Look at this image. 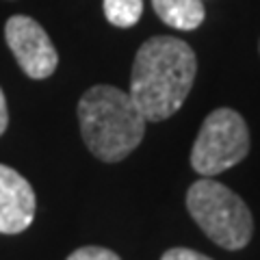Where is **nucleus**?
I'll use <instances>...</instances> for the list:
<instances>
[{"instance_id": "nucleus-1", "label": "nucleus", "mask_w": 260, "mask_h": 260, "mask_svg": "<svg viewBox=\"0 0 260 260\" xmlns=\"http://www.w3.org/2000/svg\"><path fill=\"white\" fill-rule=\"evenodd\" d=\"M195 70V52L182 39L152 37L139 48L128 93L145 121H162L182 107L193 87Z\"/></svg>"}, {"instance_id": "nucleus-2", "label": "nucleus", "mask_w": 260, "mask_h": 260, "mask_svg": "<svg viewBox=\"0 0 260 260\" xmlns=\"http://www.w3.org/2000/svg\"><path fill=\"white\" fill-rule=\"evenodd\" d=\"M80 133L93 156L104 162L124 160L145 135V117L128 91L95 85L78 102Z\"/></svg>"}, {"instance_id": "nucleus-3", "label": "nucleus", "mask_w": 260, "mask_h": 260, "mask_svg": "<svg viewBox=\"0 0 260 260\" xmlns=\"http://www.w3.org/2000/svg\"><path fill=\"white\" fill-rule=\"evenodd\" d=\"M186 208L195 223L219 247L241 249L249 243L254 219L245 202L225 184L202 178L186 193Z\"/></svg>"}, {"instance_id": "nucleus-4", "label": "nucleus", "mask_w": 260, "mask_h": 260, "mask_svg": "<svg viewBox=\"0 0 260 260\" xmlns=\"http://www.w3.org/2000/svg\"><path fill=\"white\" fill-rule=\"evenodd\" d=\"M249 130L237 111L217 109L204 119L191 150V167L202 176H217L247 156Z\"/></svg>"}, {"instance_id": "nucleus-5", "label": "nucleus", "mask_w": 260, "mask_h": 260, "mask_svg": "<svg viewBox=\"0 0 260 260\" xmlns=\"http://www.w3.org/2000/svg\"><path fill=\"white\" fill-rule=\"evenodd\" d=\"M5 37L15 61L26 72V76L42 80L56 70L59 56H56L50 37L46 35L39 22L28 18V15H13L7 20Z\"/></svg>"}, {"instance_id": "nucleus-6", "label": "nucleus", "mask_w": 260, "mask_h": 260, "mask_svg": "<svg viewBox=\"0 0 260 260\" xmlns=\"http://www.w3.org/2000/svg\"><path fill=\"white\" fill-rule=\"evenodd\" d=\"M35 191L15 169L0 165V232L20 234L35 219Z\"/></svg>"}, {"instance_id": "nucleus-7", "label": "nucleus", "mask_w": 260, "mask_h": 260, "mask_svg": "<svg viewBox=\"0 0 260 260\" xmlns=\"http://www.w3.org/2000/svg\"><path fill=\"white\" fill-rule=\"evenodd\" d=\"M156 15L172 28L193 30L204 22V3L202 0H152Z\"/></svg>"}, {"instance_id": "nucleus-8", "label": "nucleus", "mask_w": 260, "mask_h": 260, "mask_svg": "<svg viewBox=\"0 0 260 260\" xmlns=\"http://www.w3.org/2000/svg\"><path fill=\"white\" fill-rule=\"evenodd\" d=\"M102 7L107 20L119 28L135 26L143 13V0H104Z\"/></svg>"}, {"instance_id": "nucleus-9", "label": "nucleus", "mask_w": 260, "mask_h": 260, "mask_svg": "<svg viewBox=\"0 0 260 260\" xmlns=\"http://www.w3.org/2000/svg\"><path fill=\"white\" fill-rule=\"evenodd\" d=\"M68 260H121L115 251H111L107 247H98V245H87L76 249L74 254H70Z\"/></svg>"}, {"instance_id": "nucleus-10", "label": "nucleus", "mask_w": 260, "mask_h": 260, "mask_svg": "<svg viewBox=\"0 0 260 260\" xmlns=\"http://www.w3.org/2000/svg\"><path fill=\"white\" fill-rule=\"evenodd\" d=\"M160 260H213L204 254H200V251H193V249H186V247H174L162 254Z\"/></svg>"}, {"instance_id": "nucleus-11", "label": "nucleus", "mask_w": 260, "mask_h": 260, "mask_svg": "<svg viewBox=\"0 0 260 260\" xmlns=\"http://www.w3.org/2000/svg\"><path fill=\"white\" fill-rule=\"evenodd\" d=\"M7 124H9V113H7V100H5V93L0 89V135L7 130Z\"/></svg>"}]
</instances>
